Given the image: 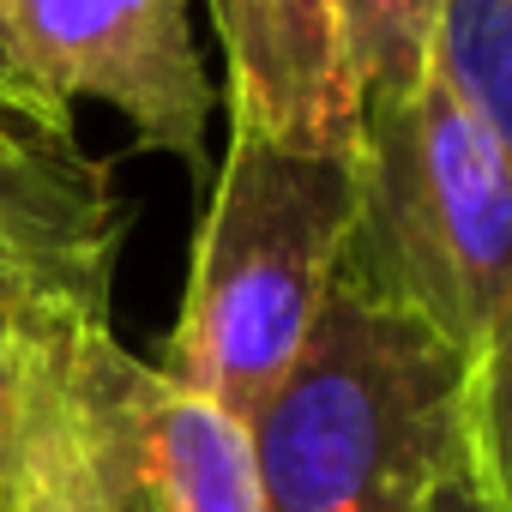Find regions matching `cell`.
I'll return each instance as SVG.
<instances>
[{
	"label": "cell",
	"mask_w": 512,
	"mask_h": 512,
	"mask_svg": "<svg viewBox=\"0 0 512 512\" xmlns=\"http://www.w3.org/2000/svg\"><path fill=\"white\" fill-rule=\"evenodd\" d=\"M109 320L0 308V512H97L91 350Z\"/></svg>",
	"instance_id": "7"
},
{
	"label": "cell",
	"mask_w": 512,
	"mask_h": 512,
	"mask_svg": "<svg viewBox=\"0 0 512 512\" xmlns=\"http://www.w3.org/2000/svg\"><path fill=\"white\" fill-rule=\"evenodd\" d=\"M211 19L229 55L235 127L290 151L356 157L362 97L338 0H211Z\"/></svg>",
	"instance_id": "8"
},
{
	"label": "cell",
	"mask_w": 512,
	"mask_h": 512,
	"mask_svg": "<svg viewBox=\"0 0 512 512\" xmlns=\"http://www.w3.org/2000/svg\"><path fill=\"white\" fill-rule=\"evenodd\" d=\"M0 121H49V115H25V109H13V103H0ZM49 127H67V121H49Z\"/></svg>",
	"instance_id": "14"
},
{
	"label": "cell",
	"mask_w": 512,
	"mask_h": 512,
	"mask_svg": "<svg viewBox=\"0 0 512 512\" xmlns=\"http://www.w3.org/2000/svg\"><path fill=\"white\" fill-rule=\"evenodd\" d=\"M470 362L332 278L320 320L247 422L260 512H428L464 464Z\"/></svg>",
	"instance_id": "1"
},
{
	"label": "cell",
	"mask_w": 512,
	"mask_h": 512,
	"mask_svg": "<svg viewBox=\"0 0 512 512\" xmlns=\"http://www.w3.org/2000/svg\"><path fill=\"white\" fill-rule=\"evenodd\" d=\"M338 19L362 109L404 103L434 73L440 0H338Z\"/></svg>",
	"instance_id": "10"
},
{
	"label": "cell",
	"mask_w": 512,
	"mask_h": 512,
	"mask_svg": "<svg viewBox=\"0 0 512 512\" xmlns=\"http://www.w3.org/2000/svg\"><path fill=\"white\" fill-rule=\"evenodd\" d=\"M428 512H494L488 506V494L476 488V476H470V464H458L440 488H434V500H428Z\"/></svg>",
	"instance_id": "13"
},
{
	"label": "cell",
	"mask_w": 512,
	"mask_h": 512,
	"mask_svg": "<svg viewBox=\"0 0 512 512\" xmlns=\"http://www.w3.org/2000/svg\"><path fill=\"white\" fill-rule=\"evenodd\" d=\"M356 205L338 284L410 314L476 362L512 308V157L428 73L404 103L362 109Z\"/></svg>",
	"instance_id": "2"
},
{
	"label": "cell",
	"mask_w": 512,
	"mask_h": 512,
	"mask_svg": "<svg viewBox=\"0 0 512 512\" xmlns=\"http://www.w3.org/2000/svg\"><path fill=\"white\" fill-rule=\"evenodd\" d=\"M464 464L494 512H512V308L488 350L470 362L464 392Z\"/></svg>",
	"instance_id": "11"
},
{
	"label": "cell",
	"mask_w": 512,
	"mask_h": 512,
	"mask_svg": "<svg viewBox=\"0 0 512 512\" xmlns=\"http://www.w3.org/2000/svg\"><path fill=\"white\" fill-rule=\"evenodd\" d=\"M434 73L512 157V0H440Z\"/></svg>",
	"instance_id": "9"
},
{
	"label": "cell",
	"mask_w": 512,
	"mask_h": 512,
	"mask_svg": "<svg viewBox=\"0 0 512 512\" xmlns=\"http://www.w3.org/2000/svg\"><path fill=\"white\" fill-rule=\"evenodd\" d=\"M7 37L43 103H109L139 145L205 169L211 79L187 0H7Z\"/></svg>",
	"instance_id": "4"
},
{
	"label": "cell",
	"mask_w": 512,
	"mask_h": 512,
	"mask_svg": "<svg viewBox=\"0 0 512 512\" xmlns=\"http://www.w3.org/2000/svg\"><path fill=\"white\" fill-rule=\"evenodd\" d=\"M0 103H13V109H25V115H49V121H67L73 109H55V103H43L37 91H31V79H25V67H19V55H13V37H7V0H0Z\"/></svg>",
	"instance_id": "12"
},
{
	"label": "cell",
	"mask_w": 512,
	"mask_h": 512,
	"mask_svg": "<svg viewBox=\"0 0 512 512\" xmlns=\"http://www.w3.org/2000/svg\"><path fill=\"white\" fill-rule=\"evenodd\" d=\"M356 205V163L229 127L163 374L253 422L296 368Z\"/></svg>",
	"instance_id": "3"
},
{
	"label": "cell",
	"mask_w": 512,
	"mask_h": 512,
	"mask_svg": "<svg viewBox=\"0 0 512 512\" xmlns=\"http://www.w3.org/2000/svg\"><path fill=\"white\" fill-rule=\"evenodd\" d=\"M115 193L73 121H0V308L109 320Z\"/></svg>",
	"instance_id": "6"
},
{
	"label": "cell",
	"mask_w": 512,
	"mask_h": 512,
	"mask_svg": "<svg viewBox=\"0 0 512 512\" xmlns=\"http://www.w3.org/2000/svg\"><path fill=\"white\" fill-rule=\"evenodd\" d=\"M91 494L97 512H260L253 434L103 332L91 350Z\"/></svg>",
	"instance_id": "5"
}]
</instances>
